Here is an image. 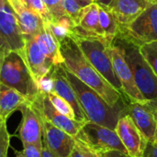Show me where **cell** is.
Here are the masks:
<instances>
[{
  "label": "cell",
  "mask_w": 157,
  "mask_h": 157,
  "mask_svg": "<svg viewBox=\"0 0 157 157\" xmlns=\"http://www.w3.org/2000/svg\"><path fill=\"white\" fill-rule=\"evenodd\" d=\"M0 83L21 93L29 101H33L40 93L25 63L16 52H8L0 70Z\"/></svg>",
  "instance_id": "obj_5"
},
{
  "label": "cell",
  "mask_w": 157,
  "mask_h": 157,
  "mask_svg": "<svg viewBox=\"0 0 157 157\" xmlns=\"http://www.w3.org/2000/svg\"><path fill=\"white\" fill-rule=\"evenodd\" d=\"M60 51L64 67L95 90L109 106L115 107L125 99L123 95L115 89L87 61L72 38H66L60 42Z\"/></svg>",
  "instance_id": "obj_1"
},
{
  "label": "cell",
  "mask_w": 157,
  "mask_h": 157,
  "mask_svg": "<svg viewBox=\"0 0 157 157\" xmlns=\"http://www.w3.org/2000/svg\"><path fill=\"white\" fill-rule=\"evenodd\" d=\"M33 106L38 109L40 116L52 123L57 128L64 131L73 137H76L83 125L86 122H80L75 120H72L62 113H60L50 101L47 94L40 93L33 101H30Z\"/></svg>",
  "instance_id": "obj_9"
},
{
  "label": "cell",
  "mask_w": 157,
  "mask_h": 157,
  "mask_svg": "<svg viewBox=\"0 0 157 157\" xmlns=\"http://www.w3.org/2000/svg\"><path fill=\"white\" fill-rule=\"evenodd\" d=\"M34 40L41 52L53 65L63 63V58L60 51V43L46 24L44 29L38 34Z\"/></svg>",
  "instance_id": "obj_20"
},
{
  "label": "cell",
  "mask_w": 157,
  "mask_h": 157,
  "mask_svg": "<svg viewBox=\"0 0 157 157\" xmlns=\"http://www.w3.org/2000/svg\"><path fill=\"white\" fill-rule=\"evenodd\" d=\"M43 3L45 4L51 17L52 21H54L62 17L65 16V13L63 8L62 2L63 0H42Z\"/></svg>",
  "instance_id": "obj_29"
},
{
  "label": "cell",
  "mask_w": 157,
  "mask_h": 157,
  "mask_svg": "<svg viewBox=\"0 0 157 157\" xmlns=\"http://www.w3.org/2000/svg\"><path fill=\"white\" fill-rule=\"evenodd\" d=\"M47 96H48L50 101L52 102V104L54 106V108L60 113H62L63 115H64L72 120H75V111H74L73 108L71 107V105L66 100H64L63 98H61L54 92H51V93L47 94Z\"/></svg>",
  "instance_id": "obj_24"
},
{
  "label": "cell",
  "mask_w": 157,
  "mask_h": 157,
  "mask_svg": "<svg viewBox=\"0 0 157 157\" xmlns=\"http://www.w3.org/2000/svg\"><path fill=\"white\" fill-rule=\"evenodd\" d=\"M99 11V24L103 30L105 38L113 42L114 39L117 38L121 31L120 24L118 23L115 17L109 10L108 6L98 4Z\"/></svg>",
  "instance_id": "obj_22"
},
{
  "label": "cell",
  "mask_w": 157,
  "mask_h": 157,
  "mask_svg": "<svg viewBox=\"0 0 157 157\" xmlns=\"http://www.w3.org/2000/svg\"><path fill=\"white\" fill-rule=\"evenodd\" d=\"M109 52L115 74L121 84L124 96L132 102L148 104L135 84L132 69L121 45H116L112 42L109 48Z\"/></svg>",
  "instance_id": "obj_8"
},
{
  "label": "cell",
  "mask_w": 157,
  "mask_h": 157,
  "mask_svg": "<svg viewBox=\"0 0 157 157\" xmlns=\"http://www.w3.org/2000/svg\"><path fill=\"white\" fill-rule=\"evenodd\" d=\"M11 7L17 18L23 39L35 38L44 29L45 23L43 19L38 14L28 9L21 1L16 3Z\"/></svg>",
  "instance_id": "obj_19"
},
{
  "label": "cell",
  "mask_w": 157,
  "mask_h": 157,
  "mask_svg": "<svg viewBox=\"0 0 157 157\" xmlns=\"http://www.w3.org/2000/svg\"><path fill=\"white\" fill-rule=\"evenodd\" d=\"M95 69L120 93L123 94L121 84L117 77L110 60L109 48L111 41L105 38L83 37L75 33L70 36Z\"/></svg>",
  "instance_id": "obj_3"
},
{
  "label": "cell",
  "mask_w": 157,
  "mask_h": 157,
  "mask_svg": "<svg viewBox=\"0 0 157 157\" xmlns=\"http://www.w3.org/2000/svg\"><path fill=\"white\" fill-rule=\"evenodd\" d=\"M75 139L98 154L113 150L128 154L115 130L91 121L83 125Z\"/></svg>",
  "instance_id": "obj_6"
},
{
  "label": "cell",
  "mask_w": 157,
  "mask_h": 157,
  "mask_svg": "<svg viewBox=\"0 0 157 157\" xmlns=\"http://www.w3.org/2000/svg\"><path fill=\"white\" fill-rule=\"evenodd\" d=\"M46 25L49 27L52 33L54 35V37L59 41V43L62 40H63L64 39L69 38L73 33L72 29H68L67 27L62 25L61 23H59L57 21H50V22L46 23Z\"/></svg>",
  "instance_id": "obj_27"
},
{
  "label": "cell",
  "mask_w": 157,
  "mask_h": 157,
  "mask_svg": "<svg viewBox=\"0 0 157 157\" xmlns=\"http://www.w3.org/2000/svg\"><path fill=\"white\" fill-rule=\"evenodd\" d=\"M121 47L132 69L139 91L150 107L157 106V75L141 54L139 45L125 40Z\"/></svg>",
  "instance_id": "obj_4"
},
{
  "label": "cell",
  "mask_w": 157,
  "mask_h": 157,
  "mask_svg": "<svg viewBox=\"0 0 157 157\" xmlns=\"http://www.w3.org/2000/svg\"><path fill=\"white\" fill-rule=\"evenodd\" d=\"M73 32L83 37L105 38L99 24V11L98 2H94L83 7L79 24L78 26L75 27Z\"/></svg>",
  "instance_id": "obj_18"
},
{
  "label": "cell",
  "mask_w": 157,
  "mask_h": 157,
  "mask_svg": "<svg viewBox=\"0 0 157 157\" xmlns=\"http://www.w3.org/2000/svg\"><path fill=\"white\" fill-rule=\"evenodd\" d=\"M155 140H157V131H156V134H155Z\"/></svg>",
  "instance_id": "obj_43"
},
{
  "label": "cell",
  "mask_w": 157,
  "mask_h": 157,
  "mask_svg": "<svg viewBox=\"0 0 157 157\" xmlns=\"http://www.w3.org/2000/svg\"><path fill=\"white\" fill-rule=\"evenodd\" d=\"M7 1V3L10 5V6H12L13 5H15L16 3H17V2H19L20 0H6Z\"/></svg>",
  "instance_id": "obj_42"
},
{
  "label": "cell",
  "mask_w": 157,
  "mask_h": 157,
  "mask_svg": "<svg viewBox=\"0 0 157 157\" xmlns=\"http://www.w3.org/2000/svg\"><path fill=\"white\" fill-rule=\"evenodd\" d=\"M62 5L65 16H67L73 20L75 27L78 26L83 7L75 0H63Z\"/></svg>",
  "instance_id": "obj_26"
},
{
  "label": "cell",
  "mask_w": 157,
  "mask_h": 157,
  "mask_svg": "<svg viewBox=\"0 0 157 157\" xmlns=\"http://www.w3.org/2000/svg\"><path fill=\"white\" fill-rule=\"evenodd\" d=\"M20 1L28 9L38 14L43 19L45 24L52 21L51 15L42 0H20Z\"/></svg>",
  "instance_id": "obj_25"
},
{
  "label": "cell",
  "mask_w": 157,
  "mask_h": 157,
  "mask_svg": "<svg viewBox=\"0 0 157 157\" xmlns=\"http://www.w3.org/2000/svg\"><path fill=\"white\" fill-rule=\"evenodd\" d=\"M151 108H152V109H153L154 116H155V120H156L157 121V106H155V107H151Z\"/></svg>",
  "instance_id": "obj_41"
},
{
  "label": "cell",
  "mask_w": 157,
  "mask_h": 157,
  "mask_svg": "<svg viewBox=\"0 0 157 157\" xmlns=\"http://www.w3.org/2000/svg\"><path fill=\"white\" fill-rule=\"evenodd\" d=\"M139 50L144 60L157 75V40L140 45Z\"/></svg>",
  "instance_id": "obj_23"
},
{
  "label": "cell",
  "mask_w": 157,
  "mask_h": 157,
  "mask_svg": "<svg viewBox=\"0 0 157 157\" xmlns=\"http://www.w3.org/2000/svg\"><path fill=\"white\" fill-rule=\"evenodd\" d=\"M52 75H53V90L55 94L63 98L64 100H66L71 107L73 108L75 111V121L80 122H86L89 121L84 112V110L81 108V105L78 101L77 96L72 87L71 84L67 80L64 73V67L63 63L60 65H55L52 70Z\"/></svg>",
  "instance_id": "obj_16"
},
{
  "label": "cell",
  "mask_w": 157,
  "mask_h": 157,
  "mask_svg": "<svg viewBox=\"0 0 157 157\" xmlns=\"http://www.w3.org/2000/svg\"><path fill=\"white\" fill-rule=\"evenodd\" d=\"M4 48H7V49H9V47H8V45L6 44V42L5 41V40L1 37V35H0V50L1 49H4ZM10 50V49H9ZM11 51V50H10Z\"/></svg>",
  "instance_id": "obj_37"
},
{
  "label": "cell",
  "mask_w": 157,
  "mask_h": 157,
  "mask_svg": "<svg viewBox=\"0 0 157 157\" xmlns=\"http://www.w3.org/2000/svg\"><path fill=\"white\" fill-rule=\"evenodd\" d=\"M94 1H95V2H98V0H94Z\"/></svg>",
  "instance_id": "obj_44"
},
{
  "label": "cell",
  "mask_w": 157,
  "mask_h": 157,
  "mask_svg": "<svg viewBox=\"0 0 157 157\" xmlns=\"http://www.w3.org/2000/svg\"><path fill=\"white\" fill-rule=\"evenodd\" d=\"M136 45L157 40V2L147 7L135 20L121 27L120 34Z\"/></svg>",
  "instance_id": "obj_7"
},
{
  "label": "cell",
  "mask_w": 157,
  "mask_h": 157,
  "mask_svg": "<svg viewBox=\"0 0 157 157\" xmlns=\"http://www.w3.org/2000/svg\"><path fill=\"white\" fill-rule=\"evenodd\" d=\"M17 53L25 63L36 84L40 78L48 75L54 66L41 52L34 38H24V47Z\"/></svg>",
  "instance_id": "obj_12"
},
{
  "label": "cell",
  "mask_w": 157,
  "mask_h": 157,
  "mask_svg": "<svg viewBox=\"0 0 157 157\" xmlns=\"http://www.w3.org/2000/svg\"><path fill=\"white\" fill-rule=\"evenodd\" d=\"M41 157H60L57 155L56 154H54L53 152H52L51 150H49L45 145L42 146V155Z\"/></svg>",
  "instance_id": "obj_34"
},
{
  "label": "cell",
  "mask_w": 157,
  "mask_h": 157,
  "mask_svg": "<svg viewBox=\"0 0 157 157\" xmlns=\"http://www.w3.org/2000/svg\"><path fill=\"white\" fill-rule=\"evenodd\" d=\"M157 0H112L108 6L120 27H126L135 20L147 7Z\"/></svg>",
  "instance_id": "obj_17"
},
{
  "label": "cell",
  "mask_w": 157,
  "mask_h": 157,
  "mask_svg": "<svg viewBox=\"0 0 157 157\" xmlns=\"http://www.w3.org/2000/svg\"><path fill=\"white\" fill-rule=\"evenodd\" d=\"M64 73L77 96L78 101L87 120L91 122L115 130L119 119L125 113V100H122L115 107H111L95 90L84 84L65 67Z\"/></svg>",
  "instance_id": "obj_2"
},
{
  "label": "cell",
  "mask_w": 157,
  "mask_h": 157,
  "mask_svg": "<svg viewBox=\"0 0 157 157\" xmlns=\"http://www.w3.org/2000/svg\"><path fill=\"white\" fill-rule=\"evenodd\" d=\"M19 110L22 113V121L18 128V136L22 144L42 146V122L38 109L30 101H27Z\"/></svg>",
  "instance_id": "obj_10"
},
{
  "label": "cell",
  "mask_w": 157,
  "mask_h": 157,
  "mask_svg": "<svg viewBox=\"0 0 157 157\" xmlns=\"http://www.w3.org/2000/svg\"><path fill=\"white\" fill-rule=\"evenodd\" d=\"M0 35L9 49L19 52L24 47V39L17 18L6 0H0Z\"/></svg>",
  "instance_id": "obj_13"
},
{
  "label": "cell",
  "mask_w": 157,
  "mask_h": 157,
  "mask_svg": "<svg viewBox=\"0 0 157 157\" xmlns=\"http://www.w3.org/2000/svg\"><path fill=\"white\" fill-rule=\"evenodd\" d=\"M8 52H10V50L7 49V48H4V49H1V50H0V70H1L2 63H3L4 59H5V56H6V54Z\"/></svg>",
  "instance_id": "obj_35"
},
{
  "label": "cell",
  "mask_w": 157,
  "mask_h": 157,
  "mask_svg": "<svg viewBox=\"0 0 157 157\" xmlns=\"http://www.w3.org/2000/svg\"><path fill=\"white\" fill-rule=\"evenodd\" d=\"M115 131L130 156H144L148 141L129 115L124 114L119 119Z\"/></svg>",
  "instance_id": "obj_11"
},
{
  "label": "cell",
  "mask_w": 157,
  "mask_h": 157,
  "mask_svg": "<svg viewBox=\"0 0 157 157\" xmlns=\"http://www.w3.org/2000/svg\"><path fill=\"white\" fill-rule=\"evenodd\" d=\"M75 1H76L82 7H85V6H88V5L95 2L94 0H75Z\"/></svg>",
  "instance_id": "obj_36"
},
{
  "label": "cell",
  "mask_w": 157,
  "mask_h": 157,
  "mask_svg": "<svg viewBox=\"0 0 157 157\" xmlns=\"http://www.w3.org/2000/svg\"><path fill=\"white\" fill-rule=\"evenodd\" d=\"M27 101L21 93L0 83V118L6 121L16 110H18Z\"/></svg>",
  "instance_id": "obj_21"
},
{
  "label": "cell",
  "mask_w": 157,
  "mask_h": 157,
  "mask_svg": "<svg viewBox=\"0 0 157 157\" xmlns=\"http://www.w3.org/2000/svg\"><path fill=\"white\" fill-rule=\"evenodd\" d=\"M10 144V134L7 131L6 121L0 118V157H7Z\"/></svg>",
  "instance_id": "obj_28"
},
{
  "label": "cell",
  "mask_w": 157,
  "mask_h": 157,
  "mask_svg": "<svg viewBox=\"0 0 157 157\" xmlns=\"http://www.w3.org/2000/svg\"><path fill=\"white\" fill-rule=\"evenodd\" d=\"M42 146L34 145V144L23 145V153L25 155V157H41Z\"/></svg>",
  "instance_id": "obj_30"
},
{
  "label": "cell",
  "mask_w": 157,
  "mask_h": 157,
  "mask_svg": "<svg viewBox=\"0 0 157 157\" xmlns=\"http://www.w3.org/2000/svg\"><path fill=\"white\" fill-rule=\"evenodd\" d=\"M124 114L131 117L136 127L148 142H154L155 140L157 121L149 104H142L129 100V102H126Z\"/></svg>",
  "instance_id": "obj_15"
},
{
  "label": "cell",
  "mask_w": 157,
  "mask_h": 157,
  "mask_svg": "<svg viewBox=\"0 0 157 157\" xmlns=\"http://www.w3.org/2000/svg\"><path fill=\"white\" fill-rule=\"evenodd\" d=\"M70 157H88L87 156V147L84 145L81 142L75 139V144L72 150Z\"/></svg>",
  "instance_id": "obj_31"
},
{
  "label": "cell",
  "mask_w": 157,
  "mask_h": 157,
  "mask_svg": "<svg viewBox=\"0 0 157 157\" xmlns=\"http://www.w3.org/2000/svg\"><path fill=\"white\" fill-rule=\"evenodd\" d=\"M84 145H85V144H84ZM87 156L88 157H101L99 154H98V153H96V152H93V151H91V150H90V149H88V148H87Z\"/></svg>",
  "instance_id": "obj_38"
},
{
  "label": "cell",
  "mask_w": 157,
  "mask_h": 157,
  "mask_svg": "<svg viewBox=\"0 0 157 157\" xmlns=\"http://www.w3.org/2000/svg\"><path fill=\"white\" fill-rule=\"evenodd\" d=\"M101 157H132L130 156L128 154L122 153L121 151H108V152H104V153H100L99 154Z\"/></svg>",
  "instance_id": "obj_33"
},
{
  "label": "cell",
  "mask_w": 157,
  "mask_h": 157,
  "mask_svg": "<svg viewBox=\"0 0 157 157\" xmlns=\"http://www.w3.org/2000/svg\"><path fill=\"white\" fill-rule=\"evenodd\" d=\"M41 122L43 145L60 157H70L75 144V138L57 128L42 117Z\"/></svg>",
  "instance_id": "obj_14"
},
{
  "label": "cell",
  "mask_w": 157,
  "mask_h": 157,
  "mask_svg": "<svg viewBox=\"0 0 157 157\" xmlns=\"http://www.w3.org/2000/svg\"><path fill=\"white\" fill-rule=\"evenodd\" d=\"M143 157H157V140L147 143Z\"/></svg>",
  "instance_id": "obj_32"
},
{
  "label": "cell",
  "mask_w": 157,
  "mask_h": 157,
  "mask_svg": "<svg viewBox=\"0 0 157 157\" xmlns=\"http://www.w3.org/2000/svg\"><path fill=\"white\" fill-rule=\"evenodd\" d=\"M15 157H25V155H24L23 151H20V152L17 151V152H16V155H15Z\"/></svg>",
  "instance_id": "obj_40"
},
{
  "label": "cell",
  "mask_w": 157,
  "mask_h": 157,
  "mask_svg": "<svg viewBox=\"0 0 157 157\" xmlns=\"http://www.w3.org/2000/svg\"><path fill=\"white\" fill-rule=\"evenodd\" d=\"M112 0H98V3L100 4V5H103V6H109L110 5Z\"/></svg>",
  "instance_id": "obj_39"
}]
</instances>
